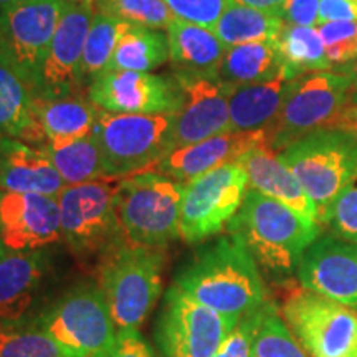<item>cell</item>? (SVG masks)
Wrapping results in <instances>:
<instances>
[{"mask_svg":"<svg viewBox=\"0 0 357 357\" xmlns=\"http://www.w3.org/2000/svg\"><path fill=\"white\" fill-rule=\"evenodd\" d=\"M13 2H15V0H0V8L10 6V3H13Z\"/></svg>","mask_w":357,"mask_h":357,"instance_id":"obj_46","label":"cell"},{"mask_svg":"<svg viewBox=\"0 0 357 357\" xmlns=\"http://www.w3.org/2000/svg\"><path fill=\"white\" fill-rule=\"evenodd\" d=\"M108 357H155L154 351L137 331H118Z\"/></svg>","mask_w":357,"mask_h":357,"instance_id":"obj_41","label":"cell"},{"mask_svg":"<svg viewBox=\"0 0 357 357\" xmlns=\"http://www.w3.org/2000/svg\"><path fill=\"white\" fill-rule=\"evenodd\" d=\"M37 91L6 53L0 52V139L26 142Z\"/></svg>","mask_w":357,"mask_h":357,"instance_id":"obj_26","label":"cell"},{"mask_svg":"<svg viewBox=\"0 0 357 357\" xmlns=\"http://www.w3.org/2000/svg\"><path fill=\"white\" fill-rule=\"evenodd\" d=\"M93 17V0H66L40 73L38 96L58 98L82 91L78 71Z\"/></svg>","mask_w":357,"mask_h":357,"instance_id":"obj_16","label":"cell"},{"mask_svg":"<svg viewBox=\"0 0 357 357\" xmlns=\"http://www.w3.org/2000/svg\"><path fill=\"white\" fill-rule=\"evenodd\" d=\"M321 0H284L276 15L288 25L314 26L319 25Z\"/></svg>","mask_w":357,"mask_h":357,"instance_id":"obj_40","label":"cell"},{"mask_svg":"<svg viewBox=\"0 0 357 357\" xmlns=\"http://www.w3.org/2000/svg\"><path fill=\"white\" fill-rule=\"evenodd\" d=\"M296 275L303 288L357 311V243L319 236L305 252Z\"/></svg>","mask_w":357,"mask_h":357,"instance_id":"obj_18","label":"cell"},{"mask_svg":"<svg viewBox=\"0 0 357 357\" xmlns=\"http://www.w3.org/2000/svg\"><path fill=\"white\" fill-rule=\"evenodd\" d=\"M331 68H341L357 58V22H324L318 25Z\"/></svg>","mask_w":357,"mask_h":357,"instance_id":"obj_36","label":"cell"},{"mask_svg":"<svg viewBox=\"0 0 357 357\" xmlns=\"http://www.w3.org/2000/svg\"><path fill=\"white\" fill-rule=\"evenodd\" d=\"M278 158L298 178L323 223L339 195L357 178V132L319 129L284 147Z\"/></svg>","mask_w":357,"mask_h":357,"instance_id":"obj_3","label":"cell"},{"mask_svg":"<svg viewBox=\"0 0 357 357\" xmlns=\"http://www.w3.org/2000/svg\"><path fill=\"white\" fill-rule=\"evenodd\" d=\"M176 113L123 114L100 109L95 126L106 178L153 171L169 153Z\"/></svg>","mask_w":357,"mask_h":357,"instance_id":"obj_7","label":"cell"},{"mask_svg":"<svg viewBox=\"0 0 357 357\" xmlns=\"http://www.w3.org/2000/svg\"><path fill=\"white\" fill-rule=\"evenodd\" d=\"M95 10L108 13L129 25L167 32L174 20L171 8L164 0H93Z\"/></svg>","mask_w":357,"mask_h":357,"instance_id":"obj_33","label":"cell"},{"mask_svg":"<svg viewBox=\"0 0 357 357\" xmlns=\"http://www.w3.org/2000/svg\"><path fill=\"white\" fill-rule=\"evenodd\" d=\"M337 128L349 129V131L357 132V102H351V105L344 109L341 119H339Z\"/></svg>","mask_w":357,"mask_h":357,"instance_id":"obj_44","label":"cell"},{"mask_svg":"<svg viewBox=\"0 0 357 357\" xmlns=\"http://www.w3.org/2000/svg\"><path fill=\"white\" fill-rule=\"evenodd\" d=\"M284 22L276 13L229 3L213 26V32L227 48L243 43L276 42Z\"/></svg>","mask_w":357,"mask_h":357,"instance_id":"obj_28","label":"cell"},{"mask_svg":"<svg viewBox=\"0 0 357 357\" xmlns=\"http://www.w3.org/2000/svg\"><path fill=\"white\" fill-rule=\"evenodd\" d=\"M166 33L174 70L217 77L227 47L212 29L174 17Z\"/></svg>","mask_w":357,"mask_h":357,"instance_id":"obj_25","label":"cell"},{"mask_svg":"<svg viewBox=\"0 0 357 357\" xmlns=\"http://www.w3.org/2000/svg\"><path fill=\"white\" fill-rule=\"evenodd\" d=\"M250 189L240 162H230L184 184L178 234L187 243L204 242L225 229Z\"/></svg>","mask_w":357,"mask_h":357,"instance_id":"obj_11","label":"cell"},{"mask_svg":"<svg viewBox=\"0 0 357 357\" xmlns=\"http://www.w3.org/2000/svg\"><path fill=\"white\" fill-rule=\"evenodd\" d=\"M182 105L174 118L169 151L230 131V88L217 77L174 71Z\"/></svg>","mask_w":357,"mask_h":357,"instance_id":"obj_15","label":"cell"},{"mask_svg":"<svg viewBox=\"0 0 357 357\" xmlns=\"http://www.w3.org/2000/svg\"><path fill=\"white\" fill-rule=\"evenodd\" d=\"M128 25L126 22L114 19L108 13L95 10L78 71V84L82 91H88L89 84L109 70L116 47Z\"/></svg>","mask_w":357,"mask_h":357,"instance_id":"obj_30","label":"cell"},{"mask_svg":"<svg viewBox=\"0 0 357 357\" xmlns=\"http://www.w3.org/2000/svg\"><path fill=\"white\" fill-rule=\"evenodd\" d=\"M351 78L339 70L296 77L280 113L265 129L266 146L280 153L307 134L337 128L342 113L351 105Z\"/></svg>","mask_w":357,"mask_h":357,"instance_id":"obj_6","label":"cell"},{"mask_svg":"<svg viewBox=\"0 0 357 357\" xmlns=\"http://www.w3.org/2000/svg\"><path fill=\"white\" fill-rule=\"evenodd\" d=\"M323 223L339 240L357 243V178L339 195Z\"/></svg>","mask_w":357,"mask_h":357,"instance_id":"obj_37","label":"cell"},{"mask_svg":"<svg viewBox=\"0 0 357 357\" xmlns=\"http://www.w3.org/2000/svg\"><path fill=\"white\" fill-rule=\"evenodd\" d=\"M266 305L268 301L258 311L243 316L236 323L234 331L222 342L213 357H252L253 342H255L257 333L260 329L263 316H265Z\"/></svg>","mask_w":357,"mask_h":357,"instance_id":"obj_38","label":"cell"},{"mask_svg":"<svg viewBox=\"0 0 357 357\" xmlns=\"http://www.w3.org/2000/svg\"><path fill=\"white\" fill-rule=\"evenodd\" d=\"M276 48L281 56V63L294 78L312 71L331 68L318 26L284 24L276 38Z\"/></svg>","mask_w":357,"mask_h":357,"instance_id":"obj_32","label":"cell"},{"mask_svg":"<svg viewBox=\"0 0 357 357\" xmlns=\"http://www.w3.org/2000/svg\"><path fill=\"white\" fill-rule=\"evenodd\" d=\"M266 144V132L245 131V132H222L195 144L182 146L169 151L155 164L153 171L164 174L174 181L187 184L192 178L202 176L230 162H238L245 154L255 147Z\"/></svg>","mask_w":357,"mask_h":357,"instance_id":"obj_19","label":"cell"},{"mask_svg":"<svg viewBox=\"0 0 357 357\" xmlns=\"http://www.w3.org/2000/svg\"><path fill=\"white\" fill-rule=\"evenodd\" d=\"M66 0H15L0 8V52L38 88L48 47Z\"/></svg>","mask_w":357,"mask_h":357,"instance_id":"obj_13","label":"cell"},{"mask_svg":"<svg viewBox=\"0 0 357 357\" xmlns=\"http://www.w3.org/2000/svg\"><path fill=\"white\" fill-rule=\"evenodd\" d=\"M60 240L58 199L0 189V257L43 250Z\"/></svg>","mask_w":357,"mask_h":357,"instance_id":"obj_17","label":"cell"},{"mask_svg":"<svg viewBox=\"0 0 357 357\" xmlns=\"http://www.w3.org/2000/svg\"><path fill=\"white\" fill-rule=\"evenodd\" d=\"M52 268L48 248L0 257V319L20 324L42 294Z\"/></svg>","mask_w":357,"mask_h":357,"instance_id":"obj_21","label":"cell"},{"mask_svg":"<svg viewBox=\"0 0 357 357\" xmlns=\"http://www.w3.org/2000/svg\"><path fill=\"white\" fill-rule=\"evenodd\" d=\"M169 58L167 33L147 26L128 25L116 47L109 70L153 71Z\"/></svg>","mask_w":357,"mask_h":357,"instance_id":"obj_29","label":"cell"},{"mask_svg":"<svg viewBox=\"0 0 357 357\" xmlns=\"http://www.w3.org/2000/svg\"><path fill=\"white\" fill-rule=\"evenodd\" d=\"M248 176L250 189L261 192L266 197L278 200L307 220L319 223L314 204L307 197L294 174L281 162L278 153L261 144L238 160Z\"/></svg>","mask_w":357,"mask_h":357,"instance_id":"obj_23","label":"cell"},{"mask_svg":"<svg viewBox=\"0 0 357 357\" xmlns=\"http://www.w3.org/2000/svg\"><path fill=\"white\" fill-rule=\"evenodd\" d=\"M0 357H73L35 324H12L0 333Z\"/></svg>","mask_w":357,"mask_h":357,"instance_id":"obj_34","label":"cell"},{"mask_svg":"<svg viewBox=\"0 0 357 357\" xmlns=\"http://www.w3.org/2000/svg\"><path fill=\"white\" fill-rule=\"evenodd\" d=\"M252 357H310L298 344L275 303L268 301L265 316L253 342Z\"/></svg>","mask_w":357,"mask_h":357,"instance_id":"obj_35","label":"cell"},{"mask_svg":"<svg viewBox=\"0 0 357 357\" xmlns=\"http://www.w3.org/2000/svg\"><path fill=\"white\" fill-rule=\"evenodd\" d=\"M293 79L283 66L271 79L230 89V131H261L270 126L283 106Z\"/></svg>","mask_w":357,"mask_h":357,"instance_id":"obj_24","label":"cell"},{"mask_svg":"<svg viewBox=\"0 0 357 357\" xmlns=\"http://www.w3.org/2000/svg\"><path fill=\"white\" fill-rule=\"evenodd\" d=\"M324 22H357V2L354 0H321L319 24Z\"/></svg>","mask_w":357,"mask_h":357,"instance_id":"obj_42","label":"cell"},{"mask_svg":"<svg viewBox=\"0 0 357 357\" xmlns=\"http://www.w3.org/2000/svg\"><path fill=\"white\" fill-rule=\"evenodd\" d=\"M283 68L276 42H257L229 47L217 78L230 89L266 82Z\"/></svg>","mask_w":357,"mask_h":357,"instance_id":"obj_27","label":"cell"},{"mask_svg":"<svg viewBox=\"0 0 357 357\" xmlns=\"http://www.w3.org/2000/svg\"><path fill=\"white\" fill-rule=\"evenodd\" d=\"M354 2H357V0H354Z\"/></svg>","mask_w":357,"mask_h":357,"instance_id":"obj_47","label":"cell"},{"mask_svg":"<svg viewBox=\"0 0 357 357\" xmlns=\"http://www.w3.org/2000/svg\"><path fill=\"white\" fill-rule=\"evenodd\" d=\"M187 296L240 321L266 303L260 268L242 242L223 236L202 248L174 281Z\"/></svg>","mask_w":357,"mask_h":357,"instance_id":"obj_1","label":"cell"},{"mask_svg":"<svg viewBox=\"0 0 357 357\" xmlns=\"http://www.w3.org/2000/svg\"><path fill=\"white\" fill-rule=\"evenodd\" d=\"M281 318L310 357H357V311L303 288L289 293Z\"/></svg>","mask_w":357,"mask_h":357,"instance_id":"obj_10","label":"cell"},{"mask_svg":"<svg viewBox=\"0 0 357 357\" xmlns=\"http://www.w3.org/2000/svg\"><path fill=\"white\" fill-rule=\"evenodd\" d=\"M93 181L66 185L58 195L61 240L82 260H102L124 243L114 211L116 185Z\"/></svg>","mask_w":357,"mask_h":357,"instance_id":"obj_9","label":"cell"},{"mask_svg":"<svg viewBox=\"0 0 357 357\" xmlns=\"http://www.w3.org/2000/svg\"><path fill=\"white\" fill-rule=\"evenodd\" d=\"M86 96L108 113L158 114L177 113L182 89L176 78L151 71L108 70L89 84Z\"/></svg>","mask_w":357,"mask_h":357,"instance_id":"obj_14","label":"cell"},{"mask_svg":"<svg viewBox=\"0 0 357 357\" xmlns=\"http://www.w3.org/2000/svg\"><path fill=\"white\" fill-rule=\"evenodd\" d=\"M42 149L52 159L53 166L56 167L66 185L108 181L95 131L66 146H42Z\"/></svg>","mask_w":357,"mask_h":357,"instance_id":"obj_31","label":"cell"},{"mask_svg":"<svg viewBox=\"0 0 357 357\" xmlns=\"http://www.w3.org/2000/svg\"><path fill=\"white\" fill-rule=\"evenodd\" d=\"M100 108L83 93L58 98L38 96L29 144L60 147L95 131Z\"/></svg>","mask_w":357,"mask_h":357,"instance_id":"obj_20","label":"cell"},{"mask_svg":"<svg viewBox=\"0 0 357 357\" xmlns=\"http://www.w3.org/2000/svg\"><path fill=\"white\" fill-rule=\"evenodd\" d=\"M336 70L342 71V73H346L347 77L351 78V82H352L351 102H357V58H356V60H352L351 63H347V65L341 66V68H336Z\"/></svg>","mask_w":357,"mask_h":357,"instance_id":"obj_45","label":"cell"},{"mask_svg":"<svg viewBox=\"0 0 357 357\" xmlns=\"http://www.w3.org/2000/svg\"><path fill=\"white\" fill-rule=\"evenodd\" d=\"M236 323L172 284L155 323V344L162 357H213Z\"/></svg>","mask_w":357,"mask_h":357,"instance_id":"obj_12","label":"cell"},{"mask_svg":"<svg viewBox=\"0 0 357 357\" xmlns=\"http://www.w3.org/2000/svg\"><path fill=\"white\" fill-rule=\"evenodd\" d=\"M65 187L42 147L20 139H0V189L58 199Z\"/></svg>","mask_w":357,"mask_h":357,"instance_id":"obj_22","label":"cell"},{"mask_svg":"<svg viewBox=\"0 0 357 357\" xmlns=\"http://www.w3.org/2000/svg\"><path fill=\"white\" fill-rule=\"evenodd\" d=\"M177 19L213 29L222 13L229 7V0H164Z\"/></svg>","mask_w":357,"mask_h":357,"instance_id":"obj_39","label":"cell"},{"mask_svg":"<svg viewBox=\"0 0 357 357\" xmlns=\"http://www.w3.org/2000/svg\"><path fill=\"white\" fill-rule=\"evenodd\" d=\"M227 230L242 242L263 273L271 280H287L296 273L305 252L321 236V223L248 189Z\"/></svg>","mask_w":357,"mask_h":357,"instance_id":"obj_2","label":"cell"},{"mask_svg":"<svg viewBox=\"0 0 357 357\" xmlns=\"http://www.w3.org/2000/svg\"><path fill=\"white\" fill-rule=\"evenodd\" d=\"M229 3L258 8V10H265L270 13H278L280 8L283 7L284 0H229Z\"/></svg>","mask_w":357,"mask_h":357,"instance_id":"obj_43","label":"cell"},{"mask_svg":"<svg viewBox=\"0 0 357 357\" xmlns=\"http://www.w3.org/2000/svg\"><path fill=\"white\" fill-rule=\"evenodd\" d=\"M162 250L124 242L100 261V288L116 331H137L158 303Z\"/></svg>","mask_w":357,"mask_h":357,"instance_id":"obj_5","label":"cell"},{"mask_svg":"<svg viewBox=\"0 0 357 357\" xmlns=\"http://www.w3.org/2000/svg\"><path fill=\"white\" fill-rule=\"evenodd\" d=\"M32 324L73 357H108L118 334L105 294L93 283L70 288Z\"/></svg>","mask_w":357,"mask_h":357,"instance_id":"obj_8","label":"cell"},{"mask_svg":"<svg viewBox=\"0 0 357 357\" xmlns=\"http://www.w3.org/2000/svg\"><path fill=\"white\" fill-rule=\"evenodd\" d=\"M184 184L155 171L123 178L114 192V211L124 242L164 248L177 240Z\"/></svg>","mask_w":357,"mask_h":357,"instance_id":"obj_4","label":"cell"}]
</instances>
